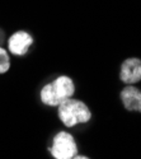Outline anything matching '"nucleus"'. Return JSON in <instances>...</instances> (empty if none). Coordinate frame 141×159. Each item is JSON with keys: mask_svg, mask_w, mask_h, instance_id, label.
I'll use <instances>...</instances> for the list:
<instances>
[{"mask_svg": "<svg viewBox=\"0 0 141 159\" xmlns=\"http://www.w3.org/2000/svg\"><path fill=\"white\" fill-rule=\"evenodd\" d=\"M75 93V84L68 75H60L54 82L47 83L40 92L41 102L50 107L57 106L68 98H71Z\"/></svg>", "mask_w": 141, "mask_h": 159, "instance_id": "nucleus-1", "label": "nucleus"}, {"mask_svg": "<svg viewBox=\"0 0 141 159\" xmlns=\"http://www.w3.org/2000/svg\"><path fill=\"white\" fill-rule=\"evenodd\" d=\"M60 121L66 127H74L79 124H86L92 120V112L82 101L68 98L57 106Z\"/></svg>", "mask_w": 141, "mask_h": 159, "instance_id": "nucleus-2", "label": "nucleus"}, {"mask_svg": "<svg viewBox=\"0 0 141 159\" xmlns=\"http://www.w3.org/2000/svg\"><path fill=\"white\" fill-rule=\"evenodd\" d=\"M50 153L55 159H73L78 155V145L71 134L60 131L52 139Z\"/></svg>", "mask_w": 141, "mask_h": 159, "instance_id": "nucleus-3", "label": "nucleus"}, {"mask_svg": "<svg viewBox=\"0 0 141 159\" xmlns=\"http://www.w3.org/2000/svg\"><path fill=\"white\" fill-rule=\"evenodd\" d=\"M33 45V37L25 31H17L8 38V51L14 56H24Z\"/></svg>", "mask_w": 141, "mask_h": 159, "instance_id": "nucleus-4", "label": "nucleus"}, {"mask_svg": "<svg viewBox=\"0 0 141 159\" xmlns=\"http://www.w3.org/2000/svg\"><path fill=\"white\" fill-rule=\"evenodd\" d=\"M121 82L127 85H134L141 80V60L137 57L126 59L121 65Z\"/></svg>", "mask_w": 141, "mask_h": 159, "instance_id": "nucleus-5", "label": "nucleus"}, {"mask_svg": "<svg viewBox=\"0 0 141 159\" xmlns=\"http://www.w3.org/2000/svg\"><path fill=\"white\" fill-rule=\"evenodd\" d=\"M121 101L127 111L141 112V90L134 85H126L121 92Z\"/></svg>", "mask_w": 141, "mask_h": 159, "instance_id": "nucleus-6", "label": "nucleus"}, {"mask_svg": "<svg viewBox=\"0 0 141 159\" xmlns=\"http://www.w3.org/2000/svg\"><path fill=\"white\" fill-rule=\"evenodd\" d=\"M10 69V56L9 52L0 46V74H5Z\"/></svg>", "mask_w": 141, "mask_h": 159, "instance_id": "nucleus-7", "label": "nucleus"}]
</instances>
